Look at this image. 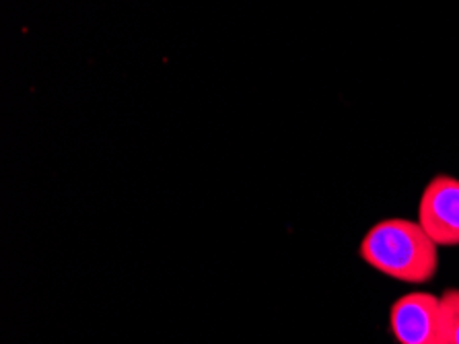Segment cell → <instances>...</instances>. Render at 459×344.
<instances>
[{
  "mask_svg": "<svg viewBox=\"0 0 459 344\" xmlns=\"http://www.w3.org/2000/svg\"><path fill=\"white\" fill-rule=\"evenodd\" d=\"M443 305L449 322V342L459 344V289H449L443 293Z\"/></svg>",
  "mask_w": 459,
  "mask_h": 344,
  "instance_id": "4",
  "label": "cell"
},
{
  "mask_svg": "<svg viewBox=\"0 0 459 344\" xmlns=\"http://www.w3.org/2000/svg\"><path fill=\"white\" fill-rule=\"evenodd\" d=\"M360 258L381 275L412 285L429 283L439 266L437 243L424 234L419 221L406 219L373 225L360 243Z\"/></svg>",
  "mask_w": 459,
  "mask_h": 344,
  "instance_id": "1",
  "label": "cell"
},
{
  "mask_svg": "<svg viewBox=\"0 0 459 344\" xmlns=\"http://www.w3.org/2000/svg\"><path fill=\"white\" fill-rule=\"evenodd\" d=\"M389 328L400 344H451L447 312L430 293H410L395 301Z\"/></svg>",
  "mask_w": 459,
  "mask_h": 344,
  "instance_id": "2",
  "label": "cell"
},
{
  "mask_svg": "<svg viewBox=\"0 0 459 344\" xmlns=\"http://www.w3.org/2000/svg\"><path fill=\"white\" fill-rule=\"evenodd\" d=\"M419 223L437 245H459V180L437 175L420 196Z\"/></svg>",
  "mask_w": 459,
  "mask_h": 344,
  "instance_id": "3",
  "label": "cell"
}]
</instances>
